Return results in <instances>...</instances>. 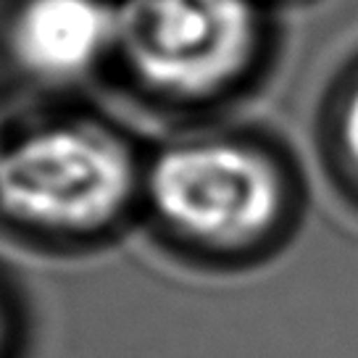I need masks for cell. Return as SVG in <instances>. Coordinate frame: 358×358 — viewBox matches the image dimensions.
I'll list each match as a JSON object with an SVG mask.
<instances>
[{"instance_id":"cell-7","label":"cell","mask_w":358,"mask_h":358,"mask_svg":"<svg viewBox=\"0 0 358 358\" xmlns=\"http://www.w3.org/2000/svg\"><path fill=\"white\" fill-rule=\"evenodd\" d=\"M6 143H8V140L3 137V127H0V156H3V148H6Z\"/></svg>"},{"instance_id":"cell-4","label":"cell","mask_w":358,"mask_h":358,"mask_svg":"<svg viewBox=\"0 0 358 358\" xmlns=\"http://www.w3.org/2000/svg\"><path fill=\"white\" fill-rule=\"evenodd\" d=\"M111 0H19L3 27L11 66L40 87H71L116 56Z\"/></svg>"},{"instance_id":"cell-6","label":"cell","mask_w":358,"mask_h":358,"mask_svg":"<svg viewBox=\"0 0 358 358\" xmlns=\"http://www.w3.org/2000/svg\"><path fill=\"white\" fill-rule=\"evenodd\" d=\"M268 3H274V6H277V8H282V6H298V3H308V0H268Z\"/></svg>"},{"instance_id":"cell-8","label":"cell","mask_w":358,"mask_h":358,"mask_svg":"<svg viewBox=\"0 0 358 358\" xmlns=\"http://www.w3.org/2000/svg\"><path fill=\"white\" fill-rule=\"evenodd\" d=\"M0 343H3V313H0Z\"/></svg>"},{"instance_id":"cell-5","label":"cell","mask_w":358,"mask_h":358,"mask_svg":"<svg viewBox=\"0 0 358 358\" xmlns=\"http://www.w3.org/2000/svg\"><path fill=\"white\" fill-rule=\"evenodd\" d=\"M322 150L332 179L358 206V58L340 74L324 103Z\"/></svg>"},{"instance_id":"cell-3","label":"cell","mask_w":358,"mask_h":358,"mask_svg":"<svg viewBox=\"0 0 358 358\" xmlns=\"http://www.w3.org/2000/svg\"><path fill=\"white\" fill-rule=\"evenodd\" d=\"M143 182L116 129L92 119L48 122L3 148L0 216L45 237H95L127 216Z\"/></svg>"},{"instance_id":"cell-1","label":"cell","mask_w":358,"mask_h":358,"mask_svg":"<svg viewBox=\"0 0 358 358\" xmlns=\"http://www.w3.org/2000/svg\"><path fill=\"white\" fill-rule=\"evenodd\" d=\"M150 213L174 243L224 264L274 256L301 229L308 190L301 161L261 132H203L145 166Z\"/></svg>"},{"instance_id":"cell-2","label":"cell","mask_w":358,"mask_h":358,"mask_svg":"<svg viewBox=\"0 0 358 358\" xmlns=\"http://www.w3.org/2000/svg\"><path fill=\"white\" fill-rule=\"evenodd\" d=\"M277 11L268 0H119L116 58L158 101L211 108L266 77Z\"/></svg>"}]
</instances>
